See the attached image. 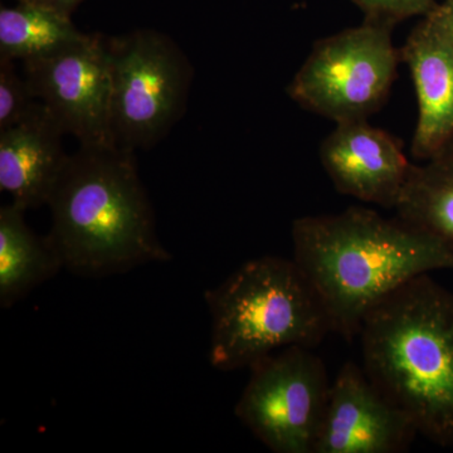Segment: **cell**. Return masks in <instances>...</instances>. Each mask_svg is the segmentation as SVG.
Listing matches in <instances>:
<instances>
[{"label": "cell", "instance_id": "3957f363", "mask_svg": "<svg viewBox=\"0 0 453 453\" xmlns=\"http://www.w3.org/2000/svg\"><path fill=\"white\" fill-rule=\"evenodd\" d=\"M357 336L369 380L417 434L453 447V292L416 277L366 314Z\"/></svg>", "mask_w": 453, "mask_h": 453}, {"label": "cell", "instance_id": "8fae6325", "mask_svg": "<svg viewBox=\"0 0 453 453\" xmlns=\"http://www.w3.org/2000/svg\"><path fill=\"white\" fill-rule=\"evenodd\" d=\"M399 52L418 105L411 151L416 159L427 160L453 142V37L432 9Z\"/></svg>", "mask_w": 453, "mask_h": 453}, {"label": "cell", "instance_id": "6da1fadb", "mask_svg": "<svg viewBox=\"0 0 453 453\" xmlns=\"http://www.w3.org/2000/svg\"><path fill=\"white\" fill-rule=\"evenodd\" d=\"M294 259L323 300L333 333L359 335L366 314L402 285L453 270V250L402 219L365 207L292 223Z\"/></svg>", "mask_w": 453, "mask_h": 453}, {"label": "cell", "instance_id": "5bb4252c", "mask_svg": "<svg viewBox=\"0 0 453 453\" xmlns=\"http://www.w3.org/2000/svg\"><path fill=\"white\" fill-rule=\"evenodd\" d=\"M425 162L413 165L395 211L453 250V142Z\"/></svg>", "mask_w": 453, "mask_h": 453}, {"label": "cell", "instance_id": "277c9868", "mask_svg": "<svg viewBox=\"0 0 453 453\" xmlns=\"http://www.w3.org/2000/svg\"><path fill=\"white\" fill-rule=\"evenodd\" d=\"M211 318L210 362L250 368L282 349H314L333 333L323 300L295 259L247 261L205 292Z\"/></svg>", "mask_w": 453, "mask_h": 453}, {"label": "cell", "instance_id": "52a82bcc", "mask_svg": "<svg viewBox=\"0 0 453 453\" xmlns=\"http://www.w3.org/2000/svg\"><path fill=\"white\" fill-rule=\"evenodd\" d=\"M249 369L237 418L273 452L314 453L332 386L323 360L311 349L290 347Z\"/></svg>", "mask_w": 453, "mask_h": 453}, {"label": "cell", "instance_id": "9c48e42d", "mask_svg": "<svg viewBox=\"0 0 453 453\" xmlns=\"http://www.w3.org/2000/svg\"><path fill=\"white\" fill-rule=\"evenodd\" d=\"M417 434L410 418L375 387L365 368L347 362L330 386L314 453H401Z\"/></svg>", "mask_w": 453, "mask_h": 453}, {"label": "cell", "instance_id": "8992f818", "mask_svg": "<svg viewBox=\"0 0 453 453\" xmlns=\"http://www.w3.org/2000/svg\"><path fill=\"white\" fill-rule=\"evenodd\" d=\"M392 29L365 20L316 42L288 85V97L335 124L368 120L388 98L402 64Z\"/></svg>", "mask_w": 453, "mask_h": 453}, {"label": "cell", "instance_id": "ac0fdd59", "mask_svg": "<svg viewBox=\"0 0 453 453\" xmlns=\"http://www.w3.org/2000/svg\"><path fill=\"white\" fill-rule=\"evenodd\" d=\"M18 2L33 3V4L53 9V11L71 17L74 9L79 7L83 0H18Z\"/></svg>", "mask_w": 453, "mask_h": 453}, {"label": "cell", "instance_id": "9a60e30c", "mask_svg": "<svg viewBox=\"0 0 453 453\" xmlns=\"http://www.w3.org/2000/svg\"><path fill=\"white\" fill-rule=\"evenodd\" d=\"M86 35L70 16L53 9L27 2L0 9V58L35 61L55 55Z\"/></svg>", "mask_w": 453, "mask_h": 453}, {"label": "cell", "instance_id": "2e32d148", "mask_svg": "<svg viewBox=\"0 0 453 453\" xmlns=\"http://www.w3.org/2000/svg\"><path fill=\"white\" fill-rule=\"evenodd\" d=\"M14 62L0 58V130L25 120L40 104L33 96L25 76L17 73Z\"/></svg>", "mask_w": 453, "mask_h": 453}, {"label": "cell", "instance_id": "7a4b0ae2", "mask_svg": "<svg viewBox=\"0 0 453 453\" xmlns=\"http://www.w3.org/2000/svg\"><path fill=\"white\" fill-rule=\"evenodd\" d=\"M47 205V237L64 268L77 275H116L172 257L155 231L134 151L80 145L68 155Z\"/></svg>", "mask_w": 453, "mask_h": 453}, {"label": "cell", "instance_id": "ba28073f", "mask_svg": "<svg viewBox=\"0 0 453 453\" xmlns=\"http://www.w3.org/2000/svg\"><path fill=\"white\" fill-rule=\"evenodd\" d=\"M23 68L33 96L65 135L80 145H115L105 35H88L55 55L23 62Z\"/></svg>", "mask_w": 453, "mask_h": 453}, {"label": "cell", "instance_id": "4fadbf2b", "mask_svg": "<svg viewBox=\"0 0 453 453\" xmlns=\"http://www.w3.org/2000/svg\"><path fill=\"white\" fill-rule=\"evenodd\" d=\"M26 211L14 203L0 208V306L9 309L64 268L49 237L33 234Z\"/></svg>", "mask_w": 453, "mask_h": 453}, {"label": "cell", "instance_id": "e0dca14e", "mask_svg": "<svg viewBox=\"0 0 453 453\" xmlns=\"http://www.w3.org/2000/svg\"><path fill=\"white\" fill-rule=\"evenodd\" d=\"M365 13V19L395 27L408 18L426 16L437 4L434 0H350Z\"/></svg>", "mask_w": 453, "mask_h": 453}, {"label": "cell", "instance_id": "5b68a950", "mask_svg": "<svg viewBox=\"0 0 453 453\" xmlns=\"http://www.w3.org/2000/svg\"><path fill=\"white\" fill-rule=\"evenodd\" d=\"M115 145L153 148L183 118L195 70L169 35L138 29L106 37Z\"/></svg>", "mask_w": 453, "mask_h": 453}, {"label": "cell", "instance_id": "7c38bea8", "mask_svg": "<svg viewBox=\"0 0 453 453\" xmlns=\"http://www.w3.org/2000/svg\"><path fill=\"white\" fill-rule=\"evenodd\" d=\"M65 135L41 103L14 127L0 130V189L25 211L49 203L68 155Z\"/></svg>", "mask_w": 453, "mask_h": 453}, {"label": "cell", "instance_id": "30bf717a", "mask_svg": "<svg viewBox=\"0 0 453 453\" xmlns=\"http://www.w3.org/2000/svg\"><path fill=\"white\" fill-rule=\"evenodd\" d=\"M319 157L339 193L390 210H395L413 168L401 142L368 120L336 124Z\"/></svg>", "mask_w": 453, "mask_h": 453}, {"label": "cell", "instance_id": "d6986e66", "mask_svg": "<svg viewBox=\"0 0 453 453\" xmlns=\"http://www.w3.org/2000/svg\"><path fill=\"white\" fill-rule=\"evenodd\" d=\"M434 11L453 37V0H443L441 4L434 5Z\"/></svg>", "mask_w": 453, "mask_h": 453}]
</instances>
